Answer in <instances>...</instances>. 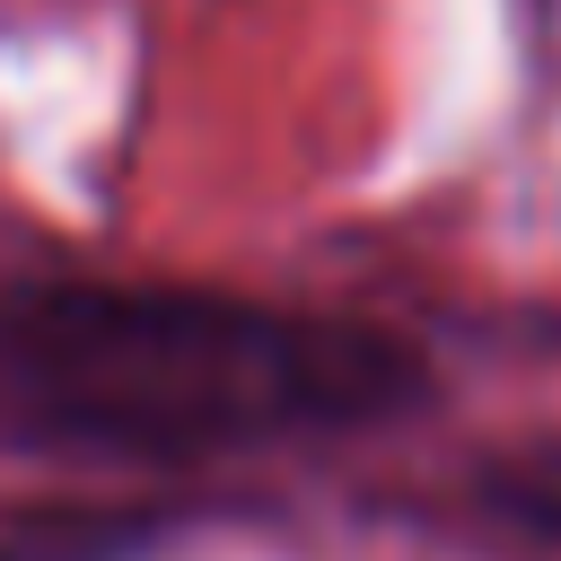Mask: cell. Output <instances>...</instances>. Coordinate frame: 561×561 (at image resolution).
<instances>
[{
    "label": "cell",
    "mask_w": 561,
    "mask_h": 561,
    "mask_svg": "<svg viewBox=\"0 0 561 561\" xmlns=\"http://www.w3.org/2000/svg\"><path fill=\"white\" fill-rule=\"evenodd\" d=\"M500 500H508V517H526L535 535H552V543H561V438L526 447V456L500 473Z\"/></svg>",
    "instance_id": "cell-2"
},
{
    "label": "cell",
    "mask_w": 561,
    "mask_h": 561,
    "mask_svg": "<svg viewBox=\"0 0 561 561\" xmlns=\"http://www.w3.org/2000/svg\"><path fill=\"white\" fill-rule=\"evenodd\" d=\"M421 359L342 316L158 280L0 289V456L202 465L403 412Z\"/></svg>",
    "instance_id": "cell-1"
}]
</instances>
